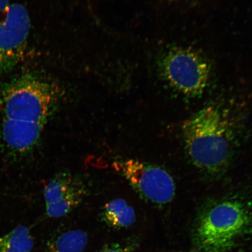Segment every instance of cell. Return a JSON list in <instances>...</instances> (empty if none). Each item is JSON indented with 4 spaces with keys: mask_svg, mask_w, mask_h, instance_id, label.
I'll use <instances>...</instances> for the list:
<instances>
[{
    "mask_svg": "<svg viewBox=\"0 0 252 252\" xmlns=\"http://www.w3.org/2000/svg\"><path fill=\"white\" fill-rule=\"evenodd\" d=\"M54 92L42 78L29 72L17 75L0 91V132L6 148L25 154L36 146L55 102Z\"/></svg>",
    "mask_w": 252,
    "mask_h": 252,
    "instance_id": "cell-1",
    "label": "cell"
},
{
    "mask_svg": "<svg viewBox=\"0 0 252 252\" xmlns=\"http://www.w3.org/2000/svg\"><path fill=\"white\" fill-rule=\"evenodd\" d=\"M182 130L186 149L198 168L215 173L228 164L231 130L219 108L209 106L200 110L184 123Z\"/></svg>",
    "mask_w": 252,
    "mask_h": 252,
    "instance_id": "cell-2",
    "label": "cell"
},
{
    "mask_svg": "<svg viewBox=\"0 0 252 252\" xmlns=\"http://www.w3.org/2000/svg\"><path fill=\"white\" fill-rule=\"evenodd\" d=\"M252 216L245 205L226 200L215 205L201 216L196 229V240L206 252H226L246 234Z\"/></svg>",
    "mask_w": 252,
    "mask_h": 252,
    "instance_id": "cell-3",
    "label": "cell"
},
{
    "mask_svg": "<svg viewBox=\"0 0 252 252\" xmlns=\"http://www.w3.org/2000/svg\"><path fill=\"white\" fill-rule=\"evenodd\" d=\"M161 68L168 83L187 95L202 93L210 77V67L206 59L187 48L170 50L163 57Z\"/></svg>",
    "mask_w": 252,
    "mask_h": 252,
    "instance_id": "cell-4",
    "label": "cell"
},
{
    "mask_svg": "<svg viewBox=\"0 0 252 252\" xmlns=\"http://www.w3.org/2000/svg\"><path fill=\"white\" fill-rule=\"evenodd\" d=\"M31 21L26 8L11 0H0V75L18 64L24 56Z\"/></svg>",
    "mask_w": 252,
    "mask_h": 252,
    "instance_id": "cell-5",
    "label": "cell"
},
{
    "mask_svg": "<svg viewBox=\"0 0 252 252\" xmlns=\"http://www.w3.org/2000/svg\"><path fill=\"white\" fill-rule=\"evenodd\" d=\"M113 166L141 197L151 203L166 204L175 196L174 180L159 166L134 159L118 160Z\"/></svg>",
    "mask_w": 252,
    "mask_h": 252,
    "instance_id": "cell-6",
    "label": "cell"
},
{
    "mask_svg": "<svg viewBox=\"0 0 252 252\" xmlns=\"http://www.w3.org/2000/svg\"><path fill=\"white\" fill-rule=\"evenodd\" d=\"M86 194V188L77 179L70 173H59L44 189L46 215L50 218L67 215L79 206Z\"/></svg>",
    "mask_w": 252,
    "mask_h": 252,
    "instance_id": "cell-7",
    "label": "cell"
},
{
    "mask_svg": "<svg viewBox=\"0 0 252 252\" xmlns=\"http://www.w3.org/2000/svg\"><path fill=\"white\" fill-rule=\"evenodd\" d=\"M100 216L107 225L116 229L130 227L136 220L133 207L122 198H116L106 203Z\"/></svg>",
    "mask_w": 252,
    "mask_h": 252,
    "instance_id": "cell-8",
    "label": "cell"
},
{
    "mask_svg": "<svg viewBox=\"0 0 252 252\" xmlns=\"http://www.w3.org/2000/svg\"><path fill=\"white\" fill-rule=\"evenodd\" d=\"M88 239L87 233L83 230H68L50 239L45 252H83Z\"/></svg>",
    "mask_w": 252,
    "mask_h": 252,
    "instance_id": "cell-9",
    "label": "cell"
},
{
    "mask_svg": "<svg viewBox=\"0 0 252 252\" xmlns=\"http://www.w3.org/2000/svg\"><path fill=\"white\" fill-rule=\"evenodd\" d=\"M34 245L30 229L25 225L18 226L0 236V252H31Z\"/></svg>",
    "mask_w": 252,
    "mask_h": 252,
    "instance_id": "cell-10",
    "label": "cell"
},
{
    "mask_svg": "<svg viewBox=\"0 0 252 252\" xmlns=\"http://www.w3.org/2000/svg\"><path fill=\"white\" fill-rule=\"evenodd\" d=\"M137 247L135 238H129L121 242L106 245L99 252H134Z\"/></svg>",
    "mask_w": 252,
    "mask_h": 252,
    "instance_id": "cell-11",
    "label": "cell"
}]
</instances>
